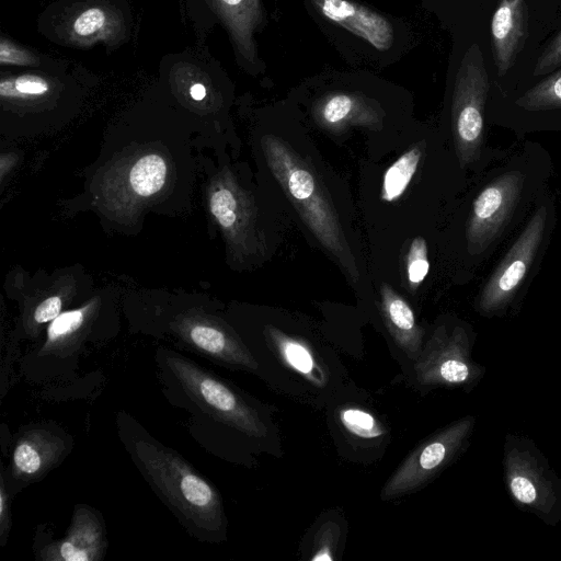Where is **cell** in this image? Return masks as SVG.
Here are the masks:
<instances>
[{
  "instance_id": "obj_25",
  "label": "cell",
  "mask_w": 561,
  "mask_h": 561,
  "mask_svg": "<svg viewBox=\"0 0 561 561\" xmlns=\"http://www.w3.org/2000/svg\"><path fill=\"white\" fill-rule=\"evenodd\" d=\"M105 23V13L99 8H91L77 16L73 31L80 36H89L101 31Z\"/></svg>"
},
{
  "instance_id": "obj_19",
  "label": "cell",
  "mask_w": 561,
  "mask_h": 561,
  "mask_svg": "<svg viewBox=\"0 0 561 561\" xmlns=\"http://www.w3.org/2000/svg\"><path fill=\"white\" fill-rule=\"evenodd\" d=\"M421 144L400 156L386 171L382 179L381 199L393 202L407 190L420 164L423 150Z\"/></svg>"
},
{
  "instance_id": "obj_10",
  "label": "cell",
  "mask_w": 561,
  "mask_h": 561,
  "mask_svg": "<svg viewBox=\"0 0 561 561\" xmlns=\"http://www.w3.org/2000/svg\"><path fill=\"white\" fill-rule=\"evenodd\" d=\"M68 449L66 438L45 427L24 431L13 448L11 474L16 483L26 484L46 474Z\"/></svg>"
},
{
  "instance_id": "obj_5",
  "label": "cell",
  "mask_w": 561,
  "mask_h": 561,
  "mask_svg": "<svg viewBox=\"0 0 561 561\" xmlns=\"http://www.w3.org/2000/svg\"><path fill=\"white\" fill-rule=\"evenodd\" d=\"M546 224L547 208L541 206L486 282L480 297V307L483 310L501 308L516 294L539 250Z\"/></svg>"
},
{
  "instance_id": "obj_31",
  "label": "cell",
  "mask_w": 561,
  "mask_h": 561,
  "mask_svg": "<svg viewBox=\"0 0 561 561\" xmlns=\"http://www.w3.org/2000/svg\"><path fill=\"white\" fill-rule=\"evenodd\" d=\"M191 96L196 100V101H201L205 98L206 95V89L203 84L201 83H195L191 87Z\"/></svg>"
},
{
  "instance_id": "obj_20",
  "label": "cell",
  "mask_w": 561,
  "mask_h": 561,
  "mask_svg": "<svg viewBox=\"0 0 561 561\" xmlns=\"http://www.w3.org/2000/svg\"><path fill=\"white\" fill-rule=\"evenodd\" d=\"M167 164L157 154H148L138 160L130 172V185L139 196L156 194L165 183Z\"/></svg>"
},
{
  "instance_id": "obj_17",
  "label": "cell",
  "mask_w": 561,
  "mask_h": 561,
  "mask_svg": "<svg viewBox=\"0 0 561 561\" xmlns=\"http://www.w3.org/2000/svg\"><path fill=\"white\" fill-rule=\"evenodd\" d=\"M265 334L271 345L288 367L305 376V378L317 386L325 383V376L305 342L272 325L266 327Z\"/></svg>"
},
{
  "instance_id": "obj_13",
  "label": "cell",
  "mask_w": 561,
  "mask_h": 561,
  "mask_svg": "<svg viewBox=\"0 0 561 561\" xmlns=\"http://www.w3.org/2000/svg\"><path fill=\"white\" fill-rule=\"evenodd\" d=\"M490 31L496 72L503 77L516 62L528 37L527 0H499Z\"/></svg>"
},
{
  "instance_id": "obj_30",
  "label": "cell",
  "mask_w": 561,
  "mask_h": 561,
  "mask_svg": "<svg viewBox=\"0 0 561 561\" xmlns=\"http://www.w3.org/2000/svg\"><path fill=\"white\" fill-rule=\"evenodd\" d=\"M0 61L2 64L26 65L30 64V58L10 43L2 42L0 45Z\"/></svg>"
},
{
  "instance_id": "obj_24",
  "label": "cell",
  "mask_w": 561,
  "mask_h": 561,
  "mask_svg": "<svg viewBox=\"0 0 561 561\" xmlns=\"http://www.w3.org/2000/svg\"><path fill=\"white\" fill-rule=\"evenodd\" d=\"M561 67V30L537 58L534 76L549 75Z\"/></svg>"
},
{
  "instance_id": "obj_26",
  "label": "cell",
  "mask_w": 561,
  "mask_h": 561,
  "mask_svg": "<svg viewBox=\"0 0 561 561\" xmlns=\"http://www.w3.org/2000/svg\"><path fill=\"white\" fill-rule=\"evenodd\" d=\"M62 308V300L59 296H51L43 300L32 313V322L39 325L56 319Z\"/></svg>"
},
{
  "instance_id": "obj_11",
  "label": "cell",
  "mask_w": 561,
  "mask_h": 561,
  "mask_svg": "<svg viewBox=\"0 0 561 561\" xmlns=\"http://www.w3.org/2000/svg\"><path fill=\"white\" fill-rule=\"evenodd\" d=\"M328 21L347 30L377 50H388L394 41L391 22L382 14L352 0H311Z\"/></svg>"
},
{
  "instance_id": "obj_21",
  "label": "cell",
  "mask_w": 561,
  "mask_h": 561,
  "mask_svg": "<svg viewBox=\"0 0 561 561\" xmlns=\"http://www.w3.org/2000/svg\"><path fill=\"white\" fill-rule=\"evenodd\" d=\"M516 104L527 111H546L561 107V67L528 89Z\"/></svg>"
},
{
  "instance_id": "obj_1",
  "label": "cell",
  "mask_w": 561,
  "mask_h": 561,
  "mask_svg": "<svg viewBox=\"0 0 561 561\" xmlns=\"http://www.w3.org/2000/svg\"><path fill=\"white\" fill-rule=\"evenodd\" d=\"M261 147L271 173L301 220L351 282L357 284L356 257L332 198L314 168L277 136H264Z\"/></svg>"
},
{
  "instance_id": "obj_29",
  "label": "cell",
  "mask_w": 561,
  "mask_h": 561,
  "mask_svg": "<svg viewBox=\"0 0 561 561\" xmlns=\"http://www.w3.org/2000/svg\"><path fill=\"white\" fill-rule=\"evenodd\" d=\"M514 497L524 504H531L537 497V491L530 480L523 476H515L510 481Z\"/></svg>"
},
{
  "instance_id": "obj_22",
  "label": "cell",
  "mask_w": 561,
  "mask_h": 561,
  "mask_svg": "<svg viewBox=\"0 0 561 561\" xmlns=\"http://www.w3.org/2000/svg\"><path fill=\"white\" fill-rule=\"evenodd\" d=\"M405 270L409 284L416 288L426 277L430 270L427 244L423 237H415L408 250Z\"/></svg>"
},
{
  "instance_id": "obj_28",
  "label": "cell",
  "mask_w": 561,
  "mask_h": 561,
  "mask_svg": "<svg viewBox=\"0 0 561 561\" xmlns=\"http://www.w3.org/2000/svg\"><path fill=\"white\" fill-rule=\"evenodd\" d=\"M13 88L15 93L24 95H41L47 92L48 83L39 77L26 75L16 78Z\"/></svg>"
},
{
  "instance_id": "obj_14",
  "label": "cell",
  "mask_w": 561,
  "mask_h": 561,
  "mask_svg": "<svg viewBox=\"0 0 561 561\" xmlns=\"http://www.w3.org/2000/svg\"><path fill=\"white\" fill-rule=\"evenodd\" d=\"M459 334L447 337L438 329L415 359V377L422 386L465 382L470 375L468 365L458 356Z\"/></svg>"
},
{
  "instance_id": "obj_27",
  "label": "cell",
  "mask_w": 561,
  "mask_h": 561,
  "mask_svg": "<svg viewBox=\"0 0 561 561\" xmlns=\"http://www.w3.org/2000/svg\"><path fill=\"white\" fill-rule=\"evenodd\" d=\"M0 482V543L4 546L11 529V497L5 485L3 472Z\"/></svg>"
},
{
  "instance_id": "obj_18",
  "label": "cell",
  "mask_w": 561,
  "mask_h": 561,
  "mask_svg": "<svg viewBox=\"0 0 561 561\" xmlns=\"http://www.w3.org/2000/svg\"><path fill=\"white\" fill-rule=\"evenodd\" d=\"M90 307L60 313L47 329V340L42 348L44 354L61 355L72 351L80 340Z\"/></svg>"
},
{
  "instance_id": "obj_16",
  "label": "cell",
  "mask_w": 561,
  "mask_h": 561,
  "mask_svg": "<svg viewBox=\"0 0 561 561\" xmlns=\"http://www.w3.org/2000/svg\"><path fill=\"white\" fill-rule=\"evenodd\" d=\"M380 312L396 344L415 360L422 351L423 330L410 305L387 283L380 286Z\"/></svg>"
},
{
  "instance_id": "obj_7",
  "label": "cell",
  "mask_w": 561,
  "mask_h": 561,
  "mask_svg": "<svg viewBox=\"0 0 561 561\" xmlns=\"http://www.w3.org/2000/svg\"><path fill=\"white\" fill-rule=\"evenodd\" d=\"M467 432L461 422L419 444L398 467L381 490L382 500H392L426 484L458 449Z\"/></svg>"
},
{
  "instance_id": "obj_9",
  "label": "cell",
  "mask_w": 561,
  "mask_h": 561,
  "mask_svg": "<svg viewBox=\"0 0 561 561\" xmlns=\"http://www.w3.org/2000/svg\"><path fill=\"white\" fill-rule=\"evenodd\" d=\"M103 520L99 513L87 505H77L64 538L42 548L44 561H100L106 551Z\"/></svg>"
},
{
  "instance_id": "obj_4",
  "label": "cell",
  "mask_w": 561,
  "mask_h": 561,
  "mask_svg": "<svg viewBox=\"0 0 561 561\" xmlns=\"http://www.w3.org/2000/svg\"><path fill=\"white\" fill-rule=\"evenodd\" d=\"M165 362L186 396L203 411L247 436H266L257 412L219 378L181 355H168Z\"/></svg>"
},
{
  "instance_id": "obj_15",
  "label": "cell",
  "mask_w": 561,
  "mask_h": 561,
  "mask_svg": "<svg viewBox=\"0 0 561 561\" xmlns=\"http://www.w3.org/2000/svg\"><path fill=\"white\" fill-rule=\"evenodd\" d=\"M312 115L321 127L339 131L350 126L380 128L383 111L375 101L353 92H332L313 106Z\"/></svg>"
},
{
  "instance_id": "obj_8",
  "label": "cell",
  "mask_w": 561,
  "mask_h": 561,
  "mask_svg": "<svg viewBox=\"0 0 561 561\" xmlns=\"http://www.w3.org/2000/svg\"><path fill=\"white\" fill-rule=\"evenodd\" d=\"M209 207L241 256L264 257L266 240L252 198L231 178L213 191Z\"/></svg>"
},
{
  "instance_id": "obj_6",
  "label": "cell",
  "mask_w": 561,
  "mask_h": 561,
  "mask_svg": "<svg viewBox=\"0 0 561 561\" xmlns=\"http://www.w3.org/2000/svg\"><path fill=\"white\" fill-rule=\"evenodd\" d=\"M524 178L517 171L502 174L476 197L466 237L471 253L484 251L502 231L520 197Z\"/></svg>"
},
{
  "instance_id": "obj_12",
  "label": "cell",
  "mask_w": 561,
  "mask_h": 561,
  "mask_svg": "<svg viewBox=\"0 0 561 561\" xmlns=\"http://www.w3.org/2000/svg\"><path fill=\"white\" fill-rule=\"evenodd\" d=\"M178 330L188 344L208 357L252 370L259 367L242 341L219 323L190 318L181 321Z\"/></svg>"
},
{
  "instance_id": "obj_23",
  "label": "cell",
  "mask_w": 561,
  "mask_h": 561,
  "mask_svg": "<svg viewBox=\"0 0 561 561\" xmlns=\"http://www.w3.org/2000/svg\"><path fill=\"white\" fill-rule=\"evenodd\" d=\"M340 417L344 427L355 436L374 438L382 434L375 417L366 411L348 408L341 412Z\"/></svg>"
},
{
  "instance_id": "obj_2",
  "label": "cell",
  "mask_w": 561,
  "mask_h": 561,
  "mask_svg": "<svg viewBox=\"0 0 561 561\" xmlns=\"http://www.w3.org/2000/svg\"><path fill=\"white\" fill-rule=\"evenodd\" d=\"M127 448L158 495L193 533L217 538L225 528L219 493L179 454L150 436L129 438Z\"/></svg>"
},
{
  "instance_id": "obj_3",
  "label": "cell",
  "mask_w": 561,
  "mask_h": 561,
  "mask_svg": "<svg viewBox=\"0 0 561 561\" xmlns=\"http://www.w3.org/2000/svg\"><path fill=\"white\" fill-rule=\"evenodd\" d=\"M489 90L490 81L483 54L480 46L473 43L460 61L451 102L455 147L462 167L480 156Z\"/></svg>"
}]
</instances>
